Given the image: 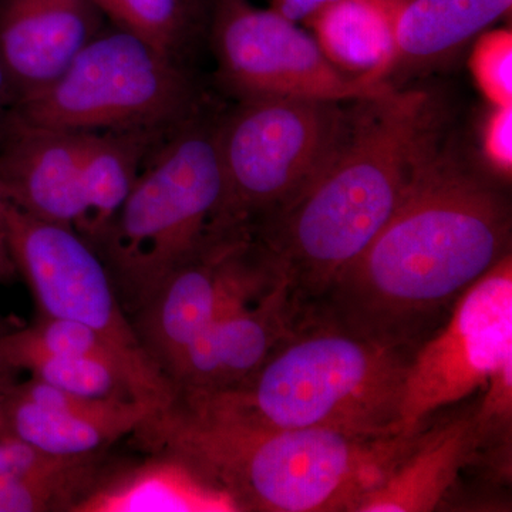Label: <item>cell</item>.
Segmentation results:
<instances>
[{
  "label": "cell",
  "instance_id": "e0dca14e",
  "mask_svg": "<svg viewBox=\"0 0 512 512\" xmlns=\"http://www.w3.org/2000/svg\"><path fill=\"white\" fill-rule=\"evenodd\" d=\"M150 454L144 463L107 474L76 512L238 511L181 458Z\"/></svg>",
  "mask_w": 512,
  "mask_h": 512
},
{
  "label": "cell",
  "instance_id": "8992f818",
  "mask_svg": "<svg viewBox=\"0 0 512 512\" xmlns=\"http://www.w3.org/2000/svg\"><path fill=\"white\" fill-rule=\"evenodd\" d=\"M299 97H248L217 127L224 195L217 227L249 228L284 207L335 157L353 109Z\"/></svg>",
  "mask_w": 512,
  "mask_h": 512
},
{
  "label": "cell",
  "instance_id": "7402d4cb",
  "mask_svg": "<svg viewBox=\"0 0 512 512\" xmlns=\"http://www.w3.org/2000/svg\"><path fill=\"white\" fill-rule=\"evenodd\" d=\"M106 461V451H99L50 476L0 480V512H76L109 474Z\"/></svg>",
  "mask_w": 512,
  "mask_h": 512
},
{
  "label": "cell",
  "instance_id": "603a6c76",
  "mask_svg": "<svg viewBox=\"0 0 512 512\" xmlns=\"http://www.w3.org/2000/svg\"><path fill=\"white\" fill-rule=\"evenodd\" d=\"M116 28L173 55L187 25V0H92Z\"/></svg>",
  "mask_w": 512,
  "mask_h": 512
},
{
  "label": "cell",
  "instance_id": "5b68a950",
  "mask_svg": "<svg viewBox=\"0 0 512 512\" xmlns=\"http://www.w3.org/2000/svg\"><path fill=\"white\" fill-rule=\"evenodd\" d=\"M222 195L217 127L184 121L151 151L94 248L127 315L220 231Z\"/></svg>",
  "mask_w": 512,
  "mask_h": 512
},
{
  "label": "cell",
  "instance_id": "4fadbf2b",
  "mask_svg": "<svg viewBox=\"0 0 512 512\" xmlns=\"http://www.w3.org/2000/svg\"><path fill=\"white\" fill-rule=\"evenodd\" d=\"M153 413L134 399L80 396L32 377L13 384L3 406L6 433L67 456L106 451Z\"/></svg>",
  "mask_w": 512,
  "mask_h": 512
},
{
  "label": "cell",
  "instance_id": "83f0119b",
  "mask_svg": "<svg viewBox=\"0 0 512 512\" xmlns=\"http://www.w3.org/2000/svg\"><path fill=\"white\" fill-rule=\"evenodd\" d=\"M18 276V271H16L12 259H10L5 241H3L2 235H0V284H10Z\"/></svg>",
  "mask_w": 512,
  "mask_h": 512
},
{
  "label": "cell",
  "instance_id": "4316f807",
  "mask_svg": "<svg viewBox=\"0 0 512 512\" xmlns=\"http://www.w3.org/2000/svg\"><path fill=\"white\" fill-rule=\"evenodd\" d=\"M16 382H18V373L12 372V370L0 365V436L6 434L3 406H5L6 396H8L10 387Z\"/></svg>",
  "mask_w": 512,
  "mask_h": 512
},
{
  "label": "cell",
  "instance_id": "6da1fadb",
  "mask_svg": "<svg viewBox=\"0 0 512 512\" xmlns=\"http://www.w3.org/2000/svg\"><path fill=\"white\" fill-rule=\"evenodd\" d=\"M511 228L503 192L436 148L392 218L308 316L413 352L511 254Z\"/></svg>",
  "mask_w": 512,
  "mask_h": 512
},
{
  "label": "cell",
  "instance_id": "3957f363",
  "mask_svg": "<svg viewBox=\"0 0 512 512\" xmlns=\"http://www.w3.org/2000/svg\"><path fill=\"white\" fill-rule=\"evenodd\" d=\"M420 431L363 436L276 429L201 412L173 399L131 437L148 453L181 458L227 494L238 511L357 512Z\"/></svg>",
  "mask_w": 512,
  "mask_h": 512
},
{
  "label": "cell",
  "instance_id": "ba28073f",
  "mask_svg": "<svg viewBox=\"0 0 512 512\" xmlns=\"http://www.w3.org/2000/svg\"><path fill=\"white\" fill-rule=\"evenodd\" d=\"M0 235L40 315L83 323L110 342L146 384L160 409L174 387L147 355L96 249L73 228L42 220L0 190Z\"/></svg>",
  "mask_w": 512,
  "mask_h": 512
},
{
  "label": "cell",
  "instance_id": "cb8c5ba5",
  "mask_svg": "<svg viewBox=\"0 0 512 512\" xmlns=\"http://www.w3.org/2000/svg\"><path fill=\"white\" fill-rule=\"evenodd\" d=\"M470 70L491 106H512L511 29L481 33L471 52Z\"/></svg>",
  "mask_w": 512,
  "mask_h": 512
},
{
  "label": "cell",
  "instance_id": "277c9868",
  "mask_svg": "<svg viewBox=\"0 0 512 512\" xmlns=\"http://www.w3.org/2000/svg\"><path fill=\"white\" fill-rule=\"evenodd\" d=\"M412 352L392 348L306 316L244 382L177 402L276 427L392 436L400 429L404 379Z\"/></svg>",
  "mask_w": 512,
  "mask_h": 512
},
{
  "label": "cell",
  "instance_id": "8fae6325",
  "mask_svg": "<svg viewBox=\"0 0 512 512\" xmlns=\"http://www.w3.org/2000/svg\"><path fill=\"white\" fill-rule=\"evenodd\" d=\"M276 284L251 229L217 231L164 279L131 322L147 355L167 376L191 340L221 312Z\"/></svg>",
  "mask_w": 512,
  "mask_h": 512
},
{
  "label": "cell",
  "instance_id": "4dcf8cb0",
  "mask_svg": "<svg viewBox=\"0 0 512 512\" xmlns=\"http://www.w3.org/2000/svg\"><path fill=\"white\" fill-rule=\"evenodd\" d=\"M188 5H194V3L200 2V0H187Z\"/></svg>",
  "mask_w": 512,
  "mask_h": 512
},
{
  "label": "cell",
  "instance_id": "9a60e30c",
  "mask_svg": "<svg viewBox=\"0 0 512 512\" xmlns=\"http://www.w3.org/2000/svg\"><path fill=\"white\" fill-rule=\"evenodd\" d=\"M101 18L92 0H0V59L12 101L60 76L100 32Z\"/></svg>",
  "mask_w": 512,
  "mask_h": 512
},
{
  "label": "cell",
  "instance_id": "30bf717a",
  "mask_svg": "<svg viewBox=\"0 0 512 512\" xmlns=\"http://www.w3.org/2000/svg\"><path fill=\"white\" fill-rule=\"evenodd\" d=\"M212 39L222 82L239 99L278 96L356 103L380 99L394 89L387 82L340 72L311 33L249 0H217Z\"/></svg>",
  "mask_w": 512,
  "mask_h": 512
},
{
  "label": "cell",
  "instance_id": "ffe728a7",
  "mask_svg": "<svg viewBox=\"0 0 512 512\" xmlns=\"http://www.w3.org/2000/svg\"><path fill=\"white\" fill-rule=\"evenodd\" d=\"M511 8L512 0H399L393 72L450 59Z\"/></svg>",
  "mask_w": 512,
  "mask_h": 512
},
{
  "label": "cell",
  "instance_id": "44dd1931",
  "mask_svg": "<svg viewBox=\"0 0 512 512\" xmlns=\"http://www.w3.org/2000/svg\"><path fill=\"white\" fill-rule=\"evenodd\" d=\"M0 365L15 373L28 372L32 379L80 396L140 402L130 377L121 367L92 357L20 352L0 356Z\"/></svg>",
  "mask_w": 512,
  "mask_h": 512
},
{
  "label": "cell",
  "instance_id": "7a4b0ae2",
  "mask_svg": "<svg viewBox=\"0 0 512 512\" xmlns=\"http://www.w3.org/2000/svg\"><path fill=\"white\" fill-rule=\"evenodd\" d=\"M353 109L338 153L293 200L252 227L299 315H309L403 200L436 150L430 96L393 89Z\"/></svg>",
  "mask_w": 512,
  "mask_h": 512
},
{
  "label": "cell",
  "instance_id": "ac0fdd59",
  "mask_svg": "<svg viewBox=\"0 0 512 512\" xmlns=\"http://www.w3.org/2000/svg\"><path fill=\"white\" fill-rule=\"evenodd\" d=\"M168 134L144 130L79 131L84 218L79 234L93 248L136 184L144 161Z\"/></svg>",
  "mask_w": 512,
  "mask_h": 512
},
{
  "label": "cell",
  "instance_id": "d4e9b609",
  "mask_svg": "<svg viewBox=\"0 0 512 512\" xmlns=\"http://www.w3.org/2000/svg\"><path fill=\"white\" fill-rule=\"evenodd\" d=\"M481 151L495 174H512V106H491L481 128Z\"/></svg>",
  "mask_w": 512,
  "mask_h": 512
},
{
  "label": "cell",
  "instance_id": "f546056e",
  "mask_svg": "<svg viewBox=\"0 0 512 512\" xmlns=\"http://www.w3.org/2000/svg\"><path fill=\"white\" fill-rule=\"evenodd\" d=\"M5 332H6L5 323H3L2 318H0V335H2V333H5Z\"/></svg>",
  "mask_w": 512,
  "mask_h": 512
},
{
  "label": "cell",
  "instance_id": "2e32d148",
  "mask_svg": "<svg viewBox=\"0 0 512 512\" xmlns=\"http://www.w3.org/2000/svg\"><path fill=\"white\" fill-rule=\"evenodd\" d=\"M484 450L474 413L424 427L357 512H429L454 487L461 470Z\"/></svg>",
  "mask_w": 512,
  "mask_h": 512
},
{
  "label": "cell",
  "instance_id": "9c48e42d",
  "mask_svg": "<svg viewBox=\"0 0 512 512\" xmlns=\"http://www.w3.org/2000/svg\"><path fill=\"white\" fill-rule=\"evenodd\" d=\"M503 380H512L511 254L468 288L447 319L413 350L400 429L423 430L437 410Z\"/></svg>",
  "mask_w": 512,
  "mask_h": 512
},
{
  "label": "cell",
  "instance_id": "5bb4252c",
  "mask_svg": "<svg viewBox=\"0 0 512 512\" xmlns=\"http://www.w3.org/2000/svg\"><path fill=\"white\" fill-rule=\"evenodd\" d=\"M0 190L30 214L79 232L84 218L79 131L42 126L12 109L3 111Z\"/></svg>",
  "mask_w": 512,
  "mask_h": 512
},
{
  "label": "cell",
  "instance_id": "f1b7e54d",
  "mask_svg": "<svg viewBox=\"0 0 512 512\" xmlns=\"http://www.w3.org/2000/svg\"><path fill=\"white\" fill-rule=\"evenodd\" d=\"M12 101V87H10L8 73L0 59V116H2L5 107Z\"/></svg>",
  "mask_w": 512,
  "mask_h": 512
},
{
  "label": "cell",
  "instance_id": "7c38bea8",
  "mask_svg": "<svg viewBox=\"0 0 512 512\" xmlns=\"http://www.w3.org/2000/svg\"><path fill=\"white\" fill-rule=\"evenodd\" d=\"M299 322L301 316L281 282L254 299L229 306L168 369L174 396H208L238 386Z\"/></svg>",
  "mask_w": 512,
  "mask_h": 512
},
{
  "label": "cell",
  "instance_id": "484cf974",
  "mask_svg": "<svg viewBox=\"0 0 512 512\" xmlns=\"http://www.w3.org/2000/svg\"><path fill=\"white\" fill-rule=\"evenodd\" d=\"M333 0H272V9L292 22H306Z\"/></svg>",
  "mask_w": 512,
  "mask_h": 512
},
{
  "label": "cell",
  "instance_id": "52a82bcc",
  "mask_svg": "<svg viewBox=\"0 0 512 512\" xmlns=\"http://www.w3.org/2000/svg\"><path fill=\"white\" fill-rule=\"evenodd\" d=\"M10 104L59 130L170 134L190 120L192 90L173 55L117 28L100 30L52 83Z\"/></svg>",
  "mask_w": 512,
  "mask_h": 512
},
{
  "label": "cell",
  "instance_id": "d6986e66",
  "mask_svg": "<svg viewBox=\"0 0 512 512\" xmlns=\"http://www.w3.org/2000/svg\"><path fill=\"white\" fill-rule=\"evenodd\" d=\"M399 0H333L306 20L329 62L367 82L393 73Z\"/></svg>",
  "mask_w": 512,
  "mask_h": 512
}]
</instances>
